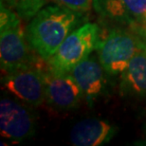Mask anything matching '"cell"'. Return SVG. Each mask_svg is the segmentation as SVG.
Masks as SVG:
<instances>
[{"mask_svg":"<svg viewBox=\"0 0 146 146\" xmlns=\"http://www.w3.org/2000/svg\"><path fill=\"white\" fill-rule=\"evenodd\" d=\"M48 0H7L6 3L13 8L15 13L24 19L33 18Z\"/></svg>","mask_w":146,"mask_h":146,"instance_id":"obj_12","label":"cell"},{"mask_svg":"<svg viewBox=\"0 0 146 146\" xmlns=\"http://www.w3.org/2000/svg\"><path fill=\"white\" fill-rule=\"evenodd\" d=\"M0 132L3 138L22 141L35 133V119L31 111L13 99L4 97L0 102Z\"/></svg>","mask_w":146,"mask_h":146,"instance_id":"obj_6","label":"cell"},{"mask_svg":"<svg viewBox=\"0 0 146 146\" xmlns=\"http://www.w3.org/2000/svg\"><path fill=\"white\" fill-rule=\"evenodd\" d=\"M117 133V128L109 122L98 119H86L74 125L70 141L75 146H99L108 142Z\"/></svg>","mask_w":146,"mask_h":146,"instance_id":"obj_9","label":"cell"},{"mask_svg":"<svg viewBox=\"0 0 146 146\" xmlns=\"http://www.w3.org/2000/svg\"><path fill=\"white\" fill-rule=\"evenodd\" d=\"M145 142H146V141H145Z\"/></svg>","mask_w":146,"mask_h":146,"instance_id":"obj_17","label":"cell"},{"mask_svg":"<svg viewBox=\"0 0 146 146\" xmlns=\"http://www.w3.org/2000/svg\"><path fill=\"white\" fill-rule=\"evenodd\" d=\"M141 46H142V48H143V49H144V50H145V52H146V43H144L143 41H142Z\"/></svg>","mask_w":146,"mask_h":146,"instance_id":"obj_15","label":"cell"},{"mask_svg":"<svg viewBox=\"0 0 146 146\" xmlns=\"http://www.w3.org/2000/svg\"><path fill=\"white\" fill-rule=\"evenodd\" d=\"M139 36L121 29H114L99 40L97 52L99 62L109 75L121 74L131 59L141 46Z\"/></svg>","mask_w":146,"mask_h":146,"instance_id":"obj_4","label":"cell"},{"mask_svg":"<svg viewBox=\"0 0 146 146\" xmlns=\"http://www.w3.org/2000/svg\"><path fill=\"white\" fill-rule=\"evenodd\" d=\"M33 48L21 27L20 16L1 3L0 7V62L3 72L36 66Z\"/></svg>","mask_w":146,"mask_h":146,"instance_id":"obj_2","label":"cell"},{"mask_svg":"<svg viewBox=\"0 0 146 146\" xmlns=\"http://www.w3.org/2000/svg\"><path fill=\"white\" fill-rule=\"evenodd\" d=\"M3 1H4V2H6V1H7V0H1V3H2Z\"/></svg>","mask_w":146,"mask_h":146,"instance_id":"obj_16","label":"cell"},{"mask_svg":"<svg viewBox=\"0 0 146 146\" xmlns=\"http://www.w3.org/2000/svg\"><path fill=\"white\" fill-rule=\"evenodd\" d=\"M99 40L97 25L94 23L83 25L69 33L55 54L48 60V69L56 73H69L97 48Z\"/></svg>","mask_w":146,"mask_h":146,"instance_id":"obj_3","label":"cell"},{"mask_svg":"<svg viewBox=\"0 0 146 146\" xmlns=\"http://www.w3.org/2000/svg\"><path fill=\"white\" fill-rule=\"evenodd\" d=\"M104 70L101 63L87 57L69 72L77 82L90 107L93 106L95 100L104 89L106 79Z\"/></svg>","mask_w":146,"mask_h":146,"instance_id":"obj_8","label":"cell"},{"mask_svg":"<svg viewBox=\"0 0 146 146\" xmlns=\"http://www.w3.org/2000/svg\"><path fill=\"white\" fill-rule=\"evenodd\" d=\"M59 5L66 7L76 13H83L89 10L92 0H56Z\"/></svg>","mask_w":146,"mask_h":146,"instance_id":"obj_14","label":"cell"},{"mask_svg":"<svg viewBox=\"0 0 146 146\" xmlns=\"http://www.w3.org/2000/svg\"><path fill=\"white\" fill-rule=\"evenodd\" d=\"M76 11L62 5L48 6L38 11L29 24L26 35L33 50L48 61L77 23Z\"/></svg>","mask_w":146,"mask_h":146,"instance_id":"obj_1","label":"cell"},{"mask_svg":"<svg viewBox=\"0 0 146 146\" xmlns=\"http://www.w3.org/2000/svg\"><path fill=\"white\" fill-rule=\"evenodd\" d=\"M141 34H146V0H122Z\"/></svg>","mask_w":146,"mask_h":146,"instance_id":"obj_13","label":"cell"},{"mask_svg":"<svg viewBox=\"0 0 146 146\" xmlns=\"http://www.w3.org/2000/svg\"><path fill=\"white\" fill-rule=\"evenodd\" d=\"M119 89L123 96L146 97V52L142 46L121 74Z\"/></svg>","mask_w":146,"mask_h":146,"instance_id":"obj_10","label":"cell"},{"mask_svg":"<svg viewBox=\"0 0 146 146\" xmlns=\"http://www.w3.org/2000/svg\"><path fill=\"white\" fill-rule=\"evenodd\" d=\"M46 101L52 107L69 110L80 104L84 93L70 73L45 72Z\"/></svg>","mask_w":146,"mask_h":146,"instance_id":"obj_7","label":"cell"},{"mask_svg":"<svg viewBox=\"0 0 146 146\" xmlns=\"http://www.w3.org/2000/svg\"><path fill=\"white\" fill-rule=\"evenodd\" d=\"M2 84L8 92L29 106L36 107L46 101L45 71L39 66L6 73Z\"/></svg>","mask_w":146,"mask_h":146,"instance_id":"obj_5","label":"cell"},{"mask_svg":"<svg viewBox=\"0 0 146 146\" xmlns=\"http://www.w3.org/2000/svg\"><path fill=\"white\" fill-rule=\"evenodd\" d=\"M93 4L96 11L104 20L128 26L135 33L141 34L122 0H93Z\"/></svg>","mask_w":146,"mask_h":146,"instance_id":"obj_11","label":"cell"}]
</instances>
